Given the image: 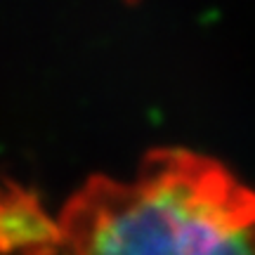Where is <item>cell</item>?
Here are the masks:
<instances>
[{"label": "cell", "mask_w": 255, "mask_h": 255, "mask_svg": "<svg viewBox=\"0 0 255 255\" xmlns=\"http://www.w3.org/2000/svg\"><path fill=\"white\" fill-rule=\"evenodd\" d=\"M62 255H255V189L215 158L154 151L132 177H92L57 220Z\"/></svg>", "instance_id": "cell-1"}]
</instances>
